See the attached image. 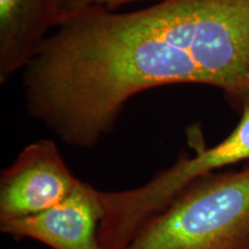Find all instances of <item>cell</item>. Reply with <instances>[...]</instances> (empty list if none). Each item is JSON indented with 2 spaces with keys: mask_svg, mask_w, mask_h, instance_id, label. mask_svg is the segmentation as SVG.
I'll return each mask as SVG.
<instances>
[{
  "mask_svg": "<svg viewBox=\"0 0 249 249\" xmlns=\"http://www.w3.org/2000/svg\"><path fill=\"white\" fill-rule=\"evenodd\" d=\"M182 83L222 90L240 113L249 99V0L77 9L22 71L30 116L82 149L110 135L136 95Z\"/></svg>",
  "mask_w": 249,
  "mask_h": 249,
  "instance_id": "6da1fadb",
  "label": "cell"
},
{
  "mask_svg": "<svg viewBox=\"0 0 249 249\" xmlns=\"http://www.w3.org/2000/svg\"><path fill=\"white\" fill-rule=\"evenodd\" d=\"M124 249H249V160L196 180Z\"/></svg>",
  "mask_w": 249,
  "mask_h": 249,
  "instance_id": "7a4b0ae2",
  "label": "cell"
},
{
  "mask_svg": "<svg viewBox=\"0 0 249 249\" xmlns=\"http://www.w3.org/2000/svg\"><path fill=\"white\" fill-rule=\"evenodd\" d=\"M80 182L53 141L30 143L0 174V223L51 209Z\"/></svg>",
  "mask_w": 249,
  "mask_h": 249,
  "instance_id": "3957f363",
  "label": "cell"
},
{
  "mask_svg": "<svg viewBox=\"0 0 249 249\" xmlns=\"http://www.w3.org/2000/svg\"><path fill=\"white\" fill-rule=\"evenodd\" d=\"M102 220L99 191L81 181L61 203L35 216L0 223V230L14 239L38 241L51 249H103Z\"/></svg>",
  "mask_w": 249,
  "mask_h": 249,
  "instance_id": "277c9868",
  "label": "cell"
},
{
  "mask_svg": "<svg viewBox=\"0 0 249 249\" xmlns=\"http://www.w3.org/2000/svg\"><path fill=\"white\" fill-rule=\"evenodd\" d=\"M65 17L51 0H0V83L33 60Z\"/></svg>",
  "mask_w": 249,
  "mask_h": 249,
  "instance_id": "5b68a950",
  "label": "cell"
},
{
  "mask_svg": "<svg viewBox=\"0 0 249 249\" xmlns=\"http://www.w3.org/2000/svg\"><path fill=\"white\" fill-rule=\"evenodd\" d=\"M132 1H138V0H70V2H68L67 8H66V15L71 13V12L77 11V9L92 7V6L107 8L112 11L113 8L119 7L121 5L127 4V2H132ZM160 1H164V0H160Z\"/></svg>",
  "mask_w": 249,
  "mask_h": 249,
  "instance_id": "8992f818",
  "label": "cell"
},
{
  "mask_svg": "<svg viewBox=\"0 0 249 249\" xmlns=\"http://www.w3.org/2000/svg\"><path fill=\"white\" fill-rule=\"evenodd\" d=\"M51 2L64 14V17H66V8L70 0H51Z\"/></svg>",
  "mask_w": 249,
  "mask_h": 249,
  "instance_id": "52a82bcc",
  "label": "cell"
}]
</instances>
